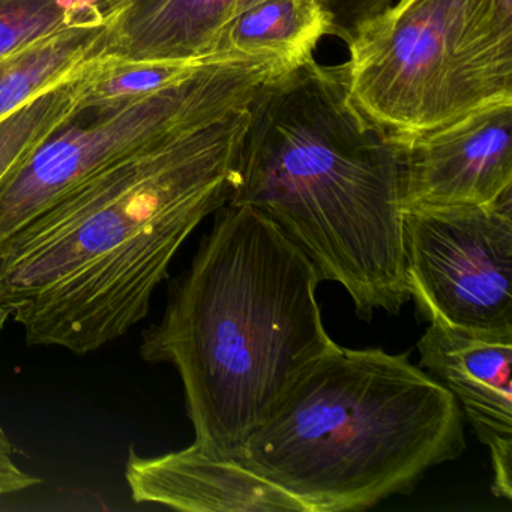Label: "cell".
<instances>
[{
	"label": "cell",
	"instance_id": "1",
	"mask_svg": "<svg viewBox=\"0 0 512 512\" xmlns=\"http://www.w3.org/2000/svg\"><path fill=\"white\" fill-rule=\"evenodd\" d=\"M247 109L152 146L74 188L0 250V307L31 346L76 355L124 337L238 181Z\"/></svg>",
	"mask_w": 512,
	"mask_h": 512
},
{
	"label": "cell",
	"instance_id": "2",
	"mask_svg": "<svg viewBox=\"0 0 512 512\" xmlns=\"http://www.w3.org/2000/svg\"><path fill=\"white\" fill-rule=\"evenodd\" d=\"M227 203L265 215L361 319L410 301L401 142L356 106L344 64L313 58L260 86Z\"/></svg>",
	"mask_w": 512,
	"mask_h": 512
},
{
	"label": "cell",
	"instance_id": "3",
	"mask_svg": "<svg viewBox=\"0 0 512 512\" xmlns=\"http://www.w3.org/2000/svg\"><path fill=\"white\" fill-rule=\"evenodd\" d=\"M308 257L265 215L224 205L140 355L176 368L194 445L236 458L299 376L337 346Z\"/></svg>",
	"mask_w": 512,
	"mask_h": 512
},
{
	"label": "cell",
	"instance_id": "4",
	"mask_svg": "<svg viewBox=\"0 0 512 512\" xmlns=\"http://www.w3.org/2000/svg\"><path fill=\"white\" fill-rule=\"evenodd\" d=\"M466 449L463 410L406 355L335 346L290 386L236 460L307 512L364 511L407 494Z\"/></svg>",
	"mask_w": 512,
	"mask_h": 512
},
{
	"label": "cell",
	"instance_id": "5",
	"mask_svg": "<svg viewBox=\"0 0 512 512\" xmlns=\"http://www.w3.org/2000/svg\"><path fill=\"white\" fill-rule=\"evenodd\" d=\"M347 46L353 101L397 139L512 101V0H398Z\"/></svg>",
	"mask_w": 512,
	"mask_h": 512
},
{
	"label": "cell",
	"instance_id": "6",
	"mask_svg": "<svg viewBox=\"0 0 512 512\" xmlns=\"http://www.w3.org/2000/svg\"><path fill=\"white\" fill-rule=\"evenodd\" d=\"M275 59H227L197 67L155 94L110 107H77L0 182V250L83 182L152 146L247 109Z\"/></svg>",
	"mask_w": 512,
	"mask_h": 512
},
{
	"label": "cell",
	"instance_id": "7",
	"mask_svg": "<svg viewBox=\"0 0 512 512\" xmlns=\"http://www.w3.org/2000/svg\"><path fill=\"white\" fill-rule=\"evenodd\" d=\"M407 290L430 322L512 332V194L491 205L404 209Z\"/></svg>",
	"mask_w": 512,
	"mask_h": 512
},
{
	"label": "cell",
	"instance_id": "8",
	"mask_svg": "<svg viewBox=\"0 0 512 512\" xmlns=\"http://www.w3.org/2000/svg\"><path fill=\"white\" fill-rule=\"evenodd\" d=\"M512 101L398 139L404 209L491 205L512 194Z\"/></svg>",
	"mask_w": 512,
	"mask_h": 512
},
{
	"label": "cell",
	"instance_id": "9",
	"mask_svg": "<svg viewBox=\"0 0 512 512\" xmlns=\"http://www.w3.org/2000/svg\"><path fill=\"white\" fill-rule=\"evenodd\" d=\"M419 368L451 392L479 442L490 449L493 493L512 499V332L488 334L430 320Z\"/></svg>",
	"mask_w": 512,
	"mask_h": 512
},
{
	"label": "cell",
	"instance_id": "10",
	"mask_svg": "<svg viewBox=\"0 0 512 512\" xmlns=\"http://www.w3.org/2000/svg\"><path fill=\"white\" fill-rule=\"evenodd\" d=\"M125 481L137 503L190 512H307L292 494L236 458L218 457L191 445L143 457L131 451Z\"/></svg>",
	"mask_w": 512,
	"mask_h": 512
},
{
	"label": "cell",
	"instance_id": "11",
	"mask_svg": "<svg viewBox=\"0 0 512 512\" xmlns=\"http://www.w3.org/2000/svg\"><path fill=\"white\" fill-rule=\"evenodd\" d=\"M260 0H118L100 58L206 64L218 34Z\"/></svg>",
	"mask_w": 512,
	"mask_h": 512
},
{
	"label": "cell",
	"instance_id": "12",
	"mask_svg": "<svg viewBox=\"0 0 512 512\" xmlns=\"http://www.w3.org/2000/svg\"><path fill=\"white\" fill-rule=\"evenodd\" d=\"M331 35L319 0H260L224 26L212 49V61L275 59L289 71L314 58Z\"/></svg>",
	"mask_w": 512,
	"mask_h": 512
},
{
	"label": "cell",
	"instance_id": "13",
	"mask_svg": "<svg viewBox=\"0 0 512 512\" xmlns=\"http://www.w3.org/2000/svg\"><path fill=\"white\" fill-rule=\"evenodd\" d=\"M106 23L50 35L0 59V122L100 58Z\"/></svg>",
	"mask_w": 512,
	"mask_h": 512
},
{
	"label": "cell",
	"instance_id": "14",
	"mask_svg": "<svg viewBox=\"0 0 512 512\" xmlns=\"http://www.w3.org/2000/svg\"><path fill=\"white\" fill-rule=\"evenodd\" d=\"M118 0H0V59L50 35L107 23Z\"/></svg>",
	"mask_w": 512,
	"mask_h": 512
},
{
	"label": "cell",
	"instance_id": "15",
	"mask_svg": "<svg viewBox=\"0 0 512 512\" xmlns=\"http://www.w3.org/2000/svg\"><path fill=\"white\" fill-rule=\"evenodd\" d=\"M202 64L95 59L83 70L77 107H110L155 94Z\"/></svg>",
	"mask_w": 512,
	"mask_h": 512
},
{
	"label": "cell",
	"instance_id": "16",
	"mask_svg": "<svg viewBox=\"0 0 512 512\" xmlns=\"http://www.w3.org/2000/svg\"><path fill=\"white\" fill-rule=\"evenodd\" d=\"M83 70L0 122V182L74 112L79 103Z\"/></svg>",
	"mask_w": 512,
	"mask_h": 512
},
{
	"label": "cell",
	"instance_id": "17",
	"mask_svg": "<svg viewBox=\"0 0 512 512\" xmlns=\"http://www.w3.org/2000/svg\"><path fill=\"white\" fill-rule=\"evenodd\" d=\"M331 35L349 44L359 29L379 16L391 0H319Z\"/></svg>",
	"mask_w": 512,
	"mask_h": 512
},
{
	"label": "cell",
	"instance_id": "18",
	"mask_svg": "<svg viewBox=\"0 0 512 512\" xmlns=\"http://www.w3.org/2000/svg\"><path fill=\"white\" fill-rule=\"evenodd\" d=\"M4 323H0L2 331ZM41 479L32 473L25 472L17 464L14 458L13 443L5 434L4 428L0 427V496L7 494L20 493V491L29 490V488L40 485Z\"/></svg>",
	"mask_w": 512,
	"mask_h": 512
},
{
	"label": "cell",
	"instance_id": "19",
	"mask_svg": "<svg viewBox=\"0 0 512 512\" xmlns=\"http://www.w3.org/2000/svg\"><path fill=\"white\" fill-rule=\"evenodd\" d=\"M7 319H10V317H8L7 311L0 307V323H4Z\"/></svg>",
	"mask_w": 512,
	"mask_h": 512
}]
</instances>
